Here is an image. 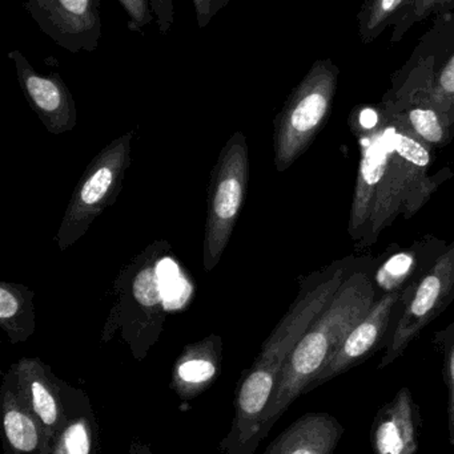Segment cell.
<instances>
[{
  "mask_svg": "<svg viewBox=\"0 0 454 454\" xmlns=\"http://www.w3.org/2000/svg\"><path fill=\"white\" fill-rule=\"evenodd\" d=\"M378 298L375 278L368 270L354 269L344 280L330 303L309 325L288 356L276 389L261 421L260 442L288 408L307 395L346 336L367 317Z\"/></svg>",
  "mask_w": 454,
  "mask_h": 454,
  "instance_id": "7a4b0ae2",
  "label": "cell"
},
{
  "mask_svg": "<svg viewBox=\"0 0 454 454\" xmlns=\"http://www.w3.org/2000/svg\"><path fill=\"white\" fill-rule=\"evenodd\" d=\"M354 269V259L344 258L301 278L295 301L240 379L234 420L221 440V454H255L260 447L261 421L288 356Z\"/></svg>",
  "mask_w": 454,
  "mask_h": 454,
  "instance_id": "6da1fadb",
  "label": "cell"
},
{
  "mask_svg": "<svg viewBox=\"0 0 454 454\" xmlns=\"http://www.w3.org/2000/svg\"><path fill=\"white\" fill-rule=\"evenodd\" d=\"M0 327L11 344L26 343L35 333L34 291L19 283L0 282Z\"/></svg>",
  "mask_w": 454,
  "mask_h": 454,
  "instance_id": "ffe728a7",
  "label": "cell"
},
{
  "mask_svg": "<svg viewBox=\"0 0 454 454\" xmlns=\"http://www.w3.org/2000/svg\"><path fill=\"white\" fill-rule=\"evenodd\" d=\"M160 35H168L175 21V0H149Z\"/></svg>",
  "mask_w": 454,
  "mask_h": 454,
  "instance_id": "d4e9b609",
  "label": "cell"
},
{
  "mask_svg": "<svg viewBox=\"0 0 454 454\" xmlns=\"http://www.w3.org/2000/svg\"><path fill=\"white\" fill-rule=\"evenodd\" d=\"M170 253L165 240H155L115 280L114 306L101 331V341L108 343L119 333L138 362L146 359L164 328L168 311L157 267Z\"/></svg>",
  "mask_w": 454,
  "mask_h": 454,
  "instance_id": "3957f363",
  "label": "cell"
},
{
  "mask_svg": "<svg viewBox=\"0 0 454 454\" xmlns=\"http://www.w3.org/2000/svg\"><path fill=\"white\" fill-rule=\"evenodd\" d=\"M384 127L389 144L388 162L370 230L367 237L357 243L356 248L373 245L381 231L400 215L405 220L412 218L432 199L440 185L453 176L448 168L432 176L434 149L386 117Z\"/></svg>",
  "mask_w": 454,
  "mask_h": 454,
  "instance_id": "277c9868",
  "label": "cell"
},
{
  "mask_svg": "<svg viewBox=\"0 0 454 454\" xmlns=\"http://www.w3.org/2000/svg\"><path fill=\"white\" fill-rule=\"evenodd\" d=\"M8 58L15 64L16 76L24 98L51 135L71 132L77 124L76 104L58 72L39 74L28 59L13 50Z\"/></svg>",
  "mask_w": 454,
  "mask_h": 454,
  "instance_id": "7c38bea8",
  "label": "cell"
},
{
  "mask_svg": "<svg viewBox=\"0 0 454 454\" xmlns=\"http://www.w3.org/2000/svg\"><path fill=\"white\" fill-rule=\"evenodd\" d=\"M3 447L7 454H50L47 434L19 389L12 367L0 387Z\"/></svg>",
  "mask_w": 454,
  "mask_h": 454,
  "instance_id": "9a60e30c",
  "label": "cell"
},
{
  "mask_svg": "<svg viewBox=\"0 0 454 454\" xmlns=\"http://www.w3.org/2000/svg\"><path fill=\"white\" fill-rule=\"evenodd\" d=\"M432 2H442V0H428V3H432Z\"/></svg>",
  "mask_w": 454,
  "mask_h": 454,
  "instance_id": "83f0119b",
  "label": "cell"
},
{
  "mask_svg": "<svg viewBox=\"0 0 454 454\" xmlns=\"http://www.w3.org/2000/svg\"><path fill=\"white\" fill-rule=\"evenodd\" d=\"M133 132L115 138L88 164L77 183L56 234L60 251L84 237L93 221L117 201L131 165Z\"/></svg>",
  "mask_w": 454,
  "mask_h": 454,
  "instance_id": "8992f818",
  "label": "cell"
},
{
  "mask_svg": "<svg viewBox=\"0 0 454 454\" xmlns=\"http://www.w3.org/2000/svg\"><path fill=\"white\" fill-rule=\"evenodd\" d=\"M7 2H16V0H7Z\"/></svg>",
  "mask_w": 454,
  "mask_h": 454,
  "instance_id": "f1b7e54d",
  "label": "cell"
},
{
  "mask_svg": "<svg viewBox=\"0 0 454 454\" xmlns=\"http://www.w3.org/2000/svg\"><path fill=\"white\" fill-rule=\"evenodd\" d=\"M229 0H192L197 27L205 28L212 19L228 5Z\"/></svg>",
  "mask_w": 454,
  "mask_h": 454,
  "instance_id": "cb8c5ba5",
  "label": "cell"
},
{
  "mask_svg": "<svg viewBox=\"0 0 454 454\" xmlns=\"http://www.w3.org/2000/svg\"><path fill=\"white\" fill-rule=\"evenodd\" d=\"M128 454H155L152 450L151 444L148 442H141V440L135 439L131 442L128 448Z\"/></svg>",
  "mask_w": 454,
  "mask_h": 454,
  "instance_id": "4316f807",
  "label": "cell"
},
{
  "mask_svg": "<svg viewBox=\"0 0 454 454\" xmlns=\"http://www.w3.org/2000/svg\"><path fill=\"white\" fill-rule=\"evenodd\" d=\"M336 93V74L316 64L295 88L274 121V164L290 169L312 145L327 121Z\"/></svg>",
  "mask_w": 454,
  "mask_h": 454,
  "instance_id": "52a82bcc",
  "label": "cell"
},
{
  "mask_svg": "<svg viewBox=\"0 0 454 454\" xmlns=\"http://www.w3.org/2000/svg\"><path fill=\"white\" fill-rule=\"evenodd\" d=\"M250 181V149L242 132L224 144L208 184L207 220L203 239V269L212 271L231 239Z\"/></svg>",
  "mask_w": 454,
  "mask_h": 454,
  "instance_id": "5b68a950",
  "label": "cell"
},
{
  "mask_svg": "<svg viewBox=\"0 0 454 454\" xmlns=\"http://www.w3.org/2000/svg\"><path fill=\"white\" fill-rule=\"evenodd\" d=\"M128 16V29L132 32H143L155 19L149 0H117Z\"/></svg>",
  "mask_w": 454,
  "mask_h": 454,
  "instance_id": "603a6c76",
  "label": "cell"
},
{
  "mask_svg": "<svg viewBox=\"0 0 454 454\" xmlns=\"http://www.w3.org/2000/svg\"><path fill=\"white\" fill-rule=\"evenodd\" d=\"M359 141L362 157L349 215L348 232L352 239L360 242L367 237L370 230L381 180L388 162L389 144L384 127V117L376 129L360 132Z\"/></svg>",
  "mask_w": 454,
  "mask_h": 454,
  "instance_id": "4fadbf2b",
  "label": "cell"
},
{
  "mask_svg": "<svg viewBox=\"0 0 454 454\" xmlns=\"http://www.w3.org/2000/svg\"><path fill=\"white\" fill-rule=\"evenodd\" d=\"M381 114L434 151L445 148L454 140L452 121L434 106L426 87L413 90L396 100L386 101Z\"/></svg>",
  "mask_w": 454,
  "mask_h": 454,
  "instance_id": "2e32d148",
  "label": "cell"
},
{
  "mask_svg": "<svg viewBox=\"0 0 454 454\" xmlns=\"http://www.w3.org/2000/svg\"><path fill=\"white\" fill-rule=\"evenodd\" d=\"M423 416L412 391L402 387L376 413L370 440L373 454H418Z\"/></svg>",
  "mask_w": 454,
  "mask_h": 454,
  "instance_id": "5bb4252c",
  "label": "cell"
},
{
  "mask_svg": "<svg viewBox=\"0 0 454 454\" xmlns=\"http://www.w3.org/2000/svg\"><path fill=\"white\" fill-rule=\"evenodd\" d=\"M346 434L335 416L309 412L282 432L263 454H333Z\"/></svg>",
  "mask_w": 454,
  "mask_h": 454,
  "instance_id": "ac0fdd59",
  "label": "cell"
},
{
  "mask_svg": "<svg viewBox=\"0 0 454 454\" xmlns=\"http://www.w3.org/2000/svg\"><path fill=\"white\" fill-rule=\"evenodd\" d=\"M223 357V338L215 333L184 347L171 372V389L183 402L204 394L220 376Z\"/></svg>",
  "mask_w": 454,
  "mask_h": 454,
  "instance_id": "e0dca14e",
  "label": "cell"
},
{
  "mask_svg": "<svg viewBox=\"0 0 454 454\" xmlns=\"http://www.w3.org/2000/svg\"><path fill=\"white\" fill-rule=\"evenodd\" d=\"M50 454H99V421L87 394L72 410Z\"/></svg>",
  "mask_w": 454,
  "mask_h": 454,
  "instance_id": "44dd1931",
  "label": "cell"
},
{
  "mask_svg": "<svg viewBox=\"0 0 454 454\" xmlns=\"http://www.w3.org/2000/svg\"><path fill=\"white\" fill-rule=\"evenodd\" d=\"M402 291L404 290L384 293L376 299L367 317L349 333L327 367L311 384L307 394L362 364L383 344L386 346L402 304Z\"/></svg>",
  "mask_w": 454,
  "mask_h": 454,
  "instance_id": "8fae6325",
  "label": "cell"
},
{
  "mask_svg": "<svg viewBox=\"0 0 454 454\" xmlns=\"http://www.w3.org/2000/svg\"><path fill=\"white\" fill-rule=\"evenodd\" d=\"M434 344L442 355V376L448 391V432L454 447V317L442 331H436Z\"/></svg>",
  "mask_w": 454,
  "mask_h": 454,
  "instance_id": "7402d4cb",
  "label": "cell"
},
{
  "mask_svg": "<svg viewBox=\"0 0 454 454\" xmlns=\"http://www.w3.org/2000/svg\"><path fill=\"white\" fill-rule=\"evenodd\" d=\"M11 367L21 395L42 423L48 444L52 447L56 436L85 392L59 379L50 365L39 357H21Z\"/></svg>",
  "mask_w": 454,
  "mask_h": 454,
  "instance_id": "30bf717a",
  "label": "cell"
},
{
  "mask_svg": "<svg viewBox=\"0 0 454 454\" xmlns=\"http://www.w3.org/2000/svg\"><path fill=\"white\" fill-rule=\"evenodd\" d=\"M402 2L404 0H375L368 16V31H373L381 21L386 20V16L391 15L397 7H400Z\"/></svg>",
  "mask_w": 454,
  "mask_h": 454,
  "instance_id": "484cf974",
  "label": "cell"
},
{
  "mask_svg": "<svg viewBox=\"0 0 454 454\" xmlns=\"http://www.w3.org/2000/svg\"><path fill=\"white\" fill-rule=\"evenodd\" d=\"M445 247L447 243L444 240L428 235L423 240H418L410 250L394 254L376 272V288H380L384 293L404 290L434 264Z\"/></svg>",
  "mask_w": 454,
  "mask_h": 454,
  "instance_id": "d6986e66",
  "label": "cell"
},
{
  "mask_svg": "<svg viewBox=\"0 0 454 454\" xmlns=\"http://www.w3.org/2000/svg\"><path fill=\"white\" fill-rule=\"evenodd\" d=\"M101 0H26L40 31L71 53L93 52L101 37Z\"/></svg>",
  "mask_w": 454,
  "mask_h": 454,
  "instance_id": "9c48e42d",
  "label": "cell"
},
{
  "mask_svg": "<svg viewBox=\"0 0 454 454\" xmlns=\"http://www.w3.org/2000/svg\"><path fill=\"white\" fill-rule=\"evenodd\" d=\"M454 301V242L437 256L431 267L402 291V304L386 339V354L378 370L389 367L404 355L424 328L439 317Z\"/></svg>",
  "mask_w": 454,
  "mask_h": 454,
  "instance_id": "ba28073f",
  "label": "cell"
}]
</instances>
